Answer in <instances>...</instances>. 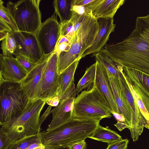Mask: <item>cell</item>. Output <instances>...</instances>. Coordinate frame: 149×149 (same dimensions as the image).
I'll list each match as a JSON object with an SVG mask.
<instances>
[{"mask_svg": "<svg viewBox=\"0 0 149 149\" xmlns=\"http://www.w3.org/2000/svg\"><path fill=\"white\" fill-rule=\"evenodd\" d=\"M89 138L108 144L122 139V137L115 131L100 125Z\"/></svg>", "mask_w": 149, "mask_h": 149, "instance_id": "22", "label": "cell"}, {"mask_svg": "<svg viewBox=\"0 0 149 149\" xmlns=\"http://www.w3.org/2000/svg\"><path fill=\"white\" fill-rule=\"evenodd\" d=\"M99 30L97 19L91 14L88 15L79 28L74 33L70 48L66 52L58 56L57 72L61 73L76 60L85 57L88 50L92 46Z\"/></svg>", "mask_w": 149, "mask_h": 149, "instance_id": "3", "label": "cell"}, {"mask_svg": "<svg viewBox=\"0 0 149 149\" xmlns=\"http://www.w3.org/2000/svg\"><path fill=\"white\" fill-rule=\"evenodd\" d=\"M60 100L57 96L53 97L48 100L46 103L52 107H56L59 103Z\"/></svg>", "mask_w": 149, "mask_h": 149, "instance_id": "36", "label": "cell"}, {"mask_svg": "<svg viewBox=\"0 0 149 149\" xmlns=\"http://www.w3.org/2000/svg\"><path fill=\"white\" fill-rule=\"evenodd\" d=\"M100 50L123 67L149 74V15L137 17L134 29L127 38L106 43Z\"/></svg>", "mask_w": 149, "mask_h": 149, "instance_id": "1", "label": "cell"}, {"mask_svg": "<svg viewBox=\"0 0 149 149\" xmlns=\"http://www.w3.org/2000/svg\"><path fill=\"white\" fill-rule=\"evenodd\" d=\"M29 101L20 82L4 79L0 84V125L18 118Z\"/></svg>", "mask_w": 149, "mask_h": 149, "instance_id": "5", "label": "cell"}, {"mask_svg": "<svg viewBox=\"0 0 149 149\" xmlns=\"http://www.w3.org/2000/svg\"><path fill=\"white\" fill-rule=\"evenodd\" d=\"M125 0H93L86 5L88 10L94 18H113Z\"/></svg>", "mask_w": 149, "mask_h": 149, "instance_id": "14", "label": "cell"}, {"mask_svg": "<svg viewBox=\"0 0 149 149\" xmlns=\"http://www.w3.org/2000/svg\"><path fill=\"white\" fill-rule=\"evenodd\" d=\"M101 120L72 117L63 124L40 133L42 144L54 149L67 148L71 143L89 138Z\"/></svg>", "mask_w": 149, "mask_h": 149, "instance_id": "2", "label": "cell"}, {"mask_svg": "<svg viewBox=\"0 0 149 149\" xmlns=\"http://www.w3.org/2000/svg\"><path fill=\"white\" fill-rule=\"evenodd\" d=\"M92 56L95 57L96 60L101 63L110 73L115 77H119L120 73L118 69L120 65L115 62L101 50L93 54Z\"/></svg>", "mask_w": 149, "mask_h": 149, "instance_id": "24", "label": "cell"}, {"mask_svg": "<svg viewBox=\"0 0 149 149\" xmlns=\"http://www.w3.org/2000/svg\"><path fill=\"white\" fill-rule=\"evenodd\" d=\"M87 144L85 140L77 141L70 144L67 147L68 149H86Z\"/></svg>", "mask_w": 149, "mask_h": 149, "instance_id": "34", "label": "cell"}, {"mask_svg": "<svg viewBox=\"0 0 149 149\" xmlns=\"http://www.w3.org/2000/svg\"><path fill=\"white\" fill-rule=\"evenodd\" d=\"M4 56L2 54H0V72H1L3 66Z\"/></svg>", "mask_w": 149, "mask_h": 149, "instance_id": "39", "label": "cell"}, {"mask_svg": "<svg viewBox=\"0 0 149 149\" xmlns=\"http://www.w3.org/2000/svg\"><path fill=\"white\" fill-rule=\"evenodd\" d=\"M112 112L105 98L94 85L90 90L82 91L75 98L72 117L101 120L111 118Z\"/></svg>", "mask_w": 149, "mask_h": 149, "instance_id": "6", "label": "cell"}, {"mask_svg": "<svg viewBox=\"0 0 149 149\" xmlns=\"http://www.w3.org/2000/svg\"><path fill=\"white\" fill-rule=\"evenodd\" d=\"M96 70L94 85L105 98L112 112L119 113L109 85L107 70L100 62L96 61Z\"/></svg>", "mask_w": 149, "mask_h": 149, "instance_id": "15", "label": "cell"}, {"mask_svg": "<svg viewBox=\"0 0 149 149\" xmlns=\"http://www.w3.org/2000/svg\"><path fill=\"white\" fill-rule=\"evenodd\" d=\"M4 79L1 74V72H0V84Z\"/></svg>", "mask_w": 149, "mask_h": 149, "instance_id": "41", "label": "cell"}, {"mask_svg": "<svg viewBox=\"0 0 149 149\" xmlns=\"http://www.w3.org/2000/svg\"><path fill=\"white\" fill-rule=\"evenodd\" d=\"M55 13L42 23L35 33L37 40L44 55L53 53L60 35V24Z\"/></svg>", "mask_w": 149, "mask_h": 149, "instance_id": "9", "label": "cell"}, {"mask_svg": "<svg viewBox=\"0 0 149 149\" xmlns=\"http://www.w3.org/2000/svg\"><path fill=\"white\" fill-rule=\"evenodd\" d=\"M0 28L5 30L7 32H11L13 31L9 25L0 17Z\"/></svg>", "mask_w": 149, "mask_h": 149, "instance_id": "35", "label": "cell"}, {"mask_svg": "<svg viewBox=\"0 0 149 149\" xmlns=\"http://www.w3.org/2000/svg\"><path fill=\"white\" fill-rule=\"evenodd\" d=\"M1 46L4 56H13L15 51L16 44L11 32H7L6 36L2 41Z\"/></svg>", "mask_w": 149, "mask_h": 149, "instance_id": "25", "label": "cell"}, {"mask_svg": "<svg viewBox=\"0 0 149 149\" xmlns=\"http://www.w3.org/2000/svg\"><path fill=\"white\" fill-rule=\"evenodd\" d=\"M73 0H55L53 2L54 13L60 19V24L69 21L72 18Z\"/></svg>", "mask_w": 149, "mask_h": 149, "instance_id": "21", "label": "cell"}, {"mask_svg": "<svg viewBox=\"0 0 149 149\" xmlns=\"http://www.w3.org/2000/svg\"><path fill=\"white\" fill-rule=\"evenodd\" d=\"M76 95V88L74 82L71 85L60 99V101L66 98L72 97L74 99Z\"/></svg>", "mask_w": 149, "mask_h": 149, "instance_id": "33", "label": "cell"}, {"mask_svg": "<svg viewBox=\"0 0 149 149\" xmlns=\"http://www.w3.org/2000/svg\"><path fill=\"white\" fill-rule=\"evenodd\" d=\"M60 36H67L72 39L74 34V24L70 19L69 21L60 24Z\"/></svg>", "mask_w": 149, "mask_h": 149, "instance_id": "29", "label": "cell"}, {"mask_svg": "<svg viewBox=\"0 0 149 149\" xmlns=\"http://www.w3.org/2000/svg\"><path fill=\"white\" fill-rule=\"evenodd\" d=\"M46 103L40 99L29 100L18 118L2 126V129L12 143L40 133L39 116Z\"/></svg>", "mask_w": 149, "mask_h": 149, "instance_id": "4", "label": "cell"}, {"mask_svg": "<svg viewBox=\"0 0 149 149\" xmlns=\"http://www.w3.org/2000/svg\"><path fill=\"white\" fill-rule=\"evenodd\" d=\"M12 143L2 127H0V149H8Z\"/></svg>", "mask_w": 149, "mask_h": 149, "instance_id": "31", "label": "cell"}, {"mask_svg": "<svg viewBox=\"0 0 149 149\" xmlns=\"http://www.w3.org/2000/svg\"><path fill=\"white\" fill-rule=\"evenodd\" d=\"M52 54L44 55L42 58L20 82L29 101L36 100L37 88L42 74L47 61Z\"/></svg>", "mask_w": 149, "mask_h": 149, "instance_id": "12", "label": "cell"}, {"mask_svg": "<svg viewBox=\"0 0 149 149\" xmlns=\"http://www.w3.org/2000/svg\"><path fill=\"white\" fill-rule=\"evenodd\" d=\"M79 61L76 60L61 73L58 75L56 96L60 100L74 82V76Z\"/></svg>", "mask_w": 149, "mask_h": 149, "instance_id": "20", "label": "cell"}, {"mask_svg": "<svg viewBox=\"0 0 149 149\" xmlns=\"http://www.w3.org/2000/svg\"><path fill=\"white\" fill-rule=\"evenodd\" d=\"M97 19L99 25V31L92 46L87 51L86 56L96 53L102 49L116 26L113 18H102Z\"/></svg>", "mask_w": 149, "mask_h": 149, "instance_id": "16", "label": "cell"}, {"mask_svg": "<svg viewBox=\"0 0 149 149\" xmlns=\"http://www.w3.org/2000/svg\"><path fill=\"white\" fill-rule=\"evenodd\" d=\"M93 0H73L72 6H83L91 2Z\"/></svg>", "mask_w": 149, "mask_h": 149, "instance_id": "38", "label": "cell"}, {"mask_svg": "<svg viewBox=\"0 0 149 149\" xmlns=\"http://www.w3.org/2000/svg\"><path fill=\"white\" fill-rule=\"evenodd\" d=\"M3 1L0 0V17L6 21L14 31H18L17 26L6 7L4 6Z\"/></svg>", "mask_w": 149, "mask_h": 149, "instance_id": "28", "label": "cell"}, {"mask_svg": "<svg viewBox=\"0 0 149 149\" xmlns=\"http://www.w3.org/2000/svg\"><path fill=\"white\" fill-rule=\"evenodd\" d=\"M109 85L119 111L124 117L127 128L130 130L132 126V117L130 108L124 92L120 80L107 70Z\"/></svg>", "mask_w": 149, "mask_h": 149, "instance_id": "13", "label": "cell"}, {"mask_svg": "<svg viewBox=\"0 0 149 149\" xmlns=\"http://www.w3.org/2000/svg\"><path fill=\"white\" fill-rule=\"evenodd\" d=\"M7 32H0V42L2 41L6 36Z\"/></svg>", "mask_w": 149, "mask_h": 149, "instance_id": "40", "label": "cell"}, {"mask_svg": "<svg viewBox=\"0 0 149 149\" xmlns=\"http://www.w3.org/2000/svg\"><path fill=\"white\" fill-rule=\"evenodd\" d=\"M15 56L17 60L27 72V73L32 70L37 63H33L28 58L24 57Z\"/></svg>", "mask_w": 149, "mask_h": 149, "instance_id": "30", "label": "cell"}, {"mask_svg": "<svg viewBox=\"0 0 149 149\" xmlns=\"http://www.w3.org/2000/svg\"><path fill=\"white\" fill-rule=\"evenodd\" d=\"M3 31L7 32L5 30L0 28V32H3Z\"/></svg>", "mask_w": 149, "mask_h": 149, "instance_id": "43", "label": "cell"}, {"mask_svg": "<svg viewBox=\"0 0 149 149\" xmlns=\"http://www.w3.org/2000/svg\"><path fill=\"white\" fill-rule=\"evenodd\" d=\"M72 39L67 36H60L54 53L58 55L61 53L66 52L70 49Z\"/></svg>", "mask_w": 149, "mask_h": 149, "instance_id": "27", "label": "cell"}, {"mask_svg": "<svg viewBox=\"0 0 149 149\" xmlns=\"http://www.w3.org/2000/svg\"><path fill=\"white\" fill-rule=\"evenodd\" d=\"M96 70V62L87 68L85 73L78 82L76 88V95L84 89H91L94 85Z\"/></svg>", "mask_w": 149, "mask_h": 149, "instance_id": "23", "label": "cell"}, {"mask_svg": "<svg viewBox=\"0 0 149 149\" xmlns=\"http://www.w3.org/2000/svg\"><path fill=\"white\" fill-rule=\"evenodd\" d=\"M35 143H41L40 133L25 137L12 143L8 149H27L30 145Z\"/></svg>", "mask_w": 149, "mask_h": 149, "instance_id": "26", "label": "cell"}, {"mask_svg": "<svg viewBox=\"0 0 149 149\" xmlns=\"http://www.w3.org/2000/svg\"><path fill=\"white\" fill-rule=\"evenodd\" d=\"M129 142L127 139H122L108 144L106 149H127Z\"/></svg>", "mask_w": 149, "mask_h": 149, "instance_id": "32", "label": "cell"}, {"mask_svg": "<svg viewBox=\"0 0 149 149\" xmlns=\"http://www.w3.org/2000/svg\"><path fill=\"white\" fill-rule=\"evenodd\" d=\"M123 67L120 66L118 67L120 72L119 77L131 111L132 123L130 131L133 140L135 141L138 140L139 136L143 132L144 127L149 129V122L146 119L140 111L123 73Z\"/></svg>", "mask_w": 149, "mask_h": 149, "instance_id": "11", "label": "cell"}, {"mask_svg": "<svg viewBox=\"0 0 149 149\" xmlns=\"http://www.w3.org/2000/svg\"><path fill=\"white\" fill-rule=\"evenodd\" d=\"M52 107V106L49 105L43 114L40 118H39V125L40 127L42 124L45 120L48 115L50 113V111H51Z\"/></svg>", "mask_w": 149, "mask_h": 149, "instance_id": "37", "label": "cell"}, {"mask_svg": "<svg viewBox=\"0 0 149 149\" xmlns=\"http://www.w3.org/2000/svg\"><path fill=\"white\" fill-rule=\"evenodd\" d=\"M40 0H21L6 3L9 14L18 31L35 34L41 22Z\"/></svg>", "mask_w": 149, "mask_h": 149, "instance_id": "7", "label": "cell"}, {"mask_svg": "<svg viewBox=\"0 0 149 149\" xmlns=\"http://www.w3.org/2000/svg\"><path fill=\"white\" fill-rule=\"evenodd\" d=\"M58 55L53 53L49 58L37 88L36 100L45 102L57 95L58 75L57 72Z\"/></svg>", "mask_w": 149, "mask_h": 149, "instance_id": "8", "label": "cell"}, {"mask_svg": "<svg viewBox=\"0 0 149 149\" xmlns=\"http://www.w3.org/2000/svg\"><path fill=\"white\" fill-rule=\"evenodd\" d=\"M75 99L68 98L60 101L59 104L50 111L52 119L46 130L48 131L63 124L72 117Z\"/></svg>", "mask_w": 149, "mask_h": 149, "instance_id": "17", "label": "cell"}, {"mask_svg": "<svg viewBox=\"0 0 149 149\" xmlns=\"http://www.w3.org/2000/svg\"><path fill=\"white\" fill-rule=\"evenodd\" d=\"M16 44L14 55L25 57L36 63L43 55L35 34L19 31L11 32Z\"/></svg>", "mask_w": 149, "mask_h": 149, "instance_id": "10", "label": "cell"}, {"mask_svg": "<svg viewBox=\"0 0 149 149\" xmlns=\"http://www.w3.org/2000/svg\"><path fill=\"white\" fill-rule=\"evenodd\" d=\"M44 149H54L47 146H45Z\"/></svg>", "mask_w": 149, "mask_h": 149, "instance_id": "42", "label": "cell"}, {"mask_svg": "<svg viewBox=\"0 0 149 149\" xmlns=\"http://www.w3.org/2000/svg\"><path fill=\"white\" fill-rule=\"evenodd\" d=\"M122 72L127 82L135 91L149 96V74L138 70L123 67Z\"/></svg>", "mask_w": 149, "mask_h": 149, "instance_id": "18", "label": "cell"}, {"mask_svg": "<svg viewBox=\"0 0 149 149\" xmlns=\"http://www.w3.org/2000/svg\"><path fill=\"white\" fill-rule=\"evenodd\" d=\"M1 72L4 80L18 82H20L27 74L13 56H4Z\"/></svg>", "mask_w": 149, "mask_h": 149, "instance_id": "19", "label": "cell"}]
</instances>
